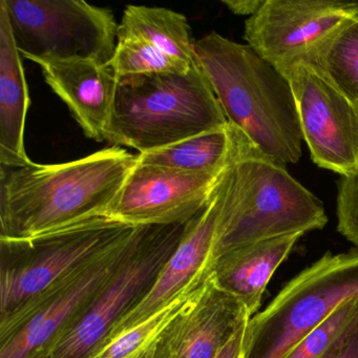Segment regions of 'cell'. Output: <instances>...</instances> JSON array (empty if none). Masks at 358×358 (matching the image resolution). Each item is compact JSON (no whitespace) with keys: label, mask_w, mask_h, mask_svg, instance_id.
I'll return each mask as SVG.
<instances>
[{"label":"cell","mask_w":358,"mask_h":358,"mask_svg":"<svg viewBox=\"0 0 358 358\" xmlns=\"http://www.w3.org/2000/svg\"><path fill=\"white\" fill-rule=\"evenodd\" d=\"M138 162L118 146L62 164L0 166V240H26L103 217Z\"/></svg>","instance_id":"obj_1"},{"label":"cell","mask_w":358,"mask_h":358,"mask_svg":"<svg viewBox=\"0 0 358 358\" xmlns=\"http://www.w3.org/2000/svg\"><path fill=\"white\" fill-rule=\"evenodd\" d=\"M194 54L228 123L270 160L299 162L303 133L286 76L250 45L215 32L196 41Z\"/></svg>","instance_id":"obj_2"},{"label":"cell","mask_w":358,"mask_h":358,"mask_svg":"<svg viewBox=\"0 0 358 358\" xmlns=\"http://www.w3.org/2000/svg\"><path fill=\"white\" fill-rule=\"evenodd\" d=\"M232 127L236 150L213 261L262 241L322 229L328 217L322 201Z\"/></svg>","instance_id":"obj_3"},{"label":"cell","mask_w":358,"mask_h":358,"mask_svg":"<svg viewBox=\"0 0 358 358\" xmlns=\"http://www.w3.org/2000/svg\"><path fill=\"white\" fill-rule=\"evenodd\" d=\"M106 141L139 154L225 129L228 120L199 66L117 79Z\"/></svg>","instance_id":"obj_4"},{"label":"cell","mask_w":358,"mask_h":358,"mask_svg":"<svg viewBox=\"0 0 358 358\" xmlns=\"http://www.w3.org/2000/svg\"><path fill=\"white\" fill-rule=\"evenodd\" d=\"M135 228L95 219L26 240H0V327Z\"/></svg>","instance_id":"obj_5"},{"label":"cell","mask_w":358,"mask_h":358,"mask_svg":"<svg viewBox=\"0 0 358 358\" xmlns=\"http://www.w3.org/2000/svg\"><path fill=\"white\" fill-rule=\"evenodd\" d=\"M358 295V248L327 252L249 320L241 358H282L337 306Z\"/></svg>","instance_id":"obj_6"},{"label":"cell","mask_w":358,"mask_h":358,"mask_svg":"<svg viewBox=\"0 0 358 358\" xmlns=\"http://www.w3.org/2000/svg\"><path fill=\"white\" fill-rule=\"evenodd\" d=\"M186 224L139 227L127 259L104 290L39 358L91 357L113 327L150 290L177 248Z\"/></svg>","instance_id":"obj_7"},{"label":"cell","mask_w":358,"mask_h":358,"mask_svg":"<svg viewBox=\"0 0 358 358\" xmlns=\"http://www.w3.org/2000/svg\"><path fill=\"white\" fill-rule=\"evenodd\" d=\"M26 59H92L110 64L119 24L110 10L83 0H1Z\"/></svg>","instance_id":"obj_8"},{"label":"cell","mask_w":358,"mask_h":358,"mask_svg":"<svg viewBox=\"0 0 358 358\" xmlns=\"http://www.w3.org/2000/svg\"><path fill=\"white\" fill-rule=\"evenodd\" d=\"M131 236L73 272L29 309L0 327V358H39L89 309L131 251Z\"/></svg>","instance_id":"obj_9"},{"label":"cell","mask_w":358,"mask_h":358,"mask_svg":"<svg viewBox=\"0 0 358 358\" xmlns=\"http://www.w3.org/2000/svg\"><path fill=\"white\" fill-rule=\"evenodd\" d=\"M280 72L292 87L312 161L341 177L358 175L357 104L313 64L297 62Z\"/></svg>","instance_id":"obj_10"},{"label":"cell","mask_w":358,"mask_h":358,"mask_svg":"<svg viewBox=\"0 0 358 358\" xmlns=\"http://www.w3.org/2000/svg\"><path fill=\"white\" fill-rule=\"evenodd\" d=\"M357 16L358 1L265 0L245 22L244 39L282 71Z\"/></svg>","instance_id":"obj_11"},{"label":"cell","mask_w":358,"mask_h":358,"mask_svg":"<svg viewBox=\"0 0 358 358\" xmlns=\"http://www.w3.org/2000/svg\"><path fill=\"white\" fill-rule=\"evenodd\" d=\"M223 173L137 164L100 219L129 227L186 224L208 204Z\"/></svg>","instance_id":"obj_12"},{"label":"cell","mask_w":358,"mask_h":358,"mask_svg":"<svg viewBox=\"0 0 358 358\" xmlns=\"http://www.w3.org/2000/svg\"><path fill=\"white\" fill-rule=\"evenodd\" d=\"M231 163L224 171L208 204L186 224L177 248L150 290L113 327L98 350L171 303L196 278L213 268L217 228L229 190Z\"/></svg>","instance_id":"obj_13"},{"label":"cell","mask_w":358,"mask_h":358,"mask_svg":"<svg viewBox=\"0 0 358 358\" xmlns=\"http://www.w3.org/2000/svg\"><path fill=\"white\" fill-rule=\"evenodd\" d=\"M245 303L210 280L200 299L161 335L152 358H215L250 320Z\"/></svg>","instance_id":"obj_14"},{"label":"cell","mask_w":358,"mask_h":358,"mask_svg":"<svg viewBox=\"0 0 358 358\" xmlns=\"http://www.w3.org/2000/svg\"><path fill=\"white\" fill-rule=\"evenodd\" d=\"M45 83L66 104L85 137L106 141L117 78L108 64L92 59L37 58Z\"/></svg>","instance_id":"obj_15"},{"label":"cell","mask_w":358,"mask_h":358,"mask_svg":"<svg viewBox=\"0 0 358 358\" xmlns=\"http://www.w3.org/2000/svg\"><path fill=\"white\" fill-rule=\"evenodd\" d=\"M29 106L24 66L7 10L0 0V166H26L33 162L24 144Z\"/></svg>","instance_id":"obj_16"},{"label":"cell","mask_w":358,"mask_h":358,"mask_svg":"<svg viewBox=\"0 0 358 358\" xmlns=\"http://www.w3.org/2000/svg\"><path fill=\"white\" fill-rule=\"evenodd\" d=\"M303 236H278L224 253L213 261V280L217 286L240 299L252 317L259 312L274 272Z\"/></svg>","instance_id":"obj_17"},{"label":"cell","mask_w":358,"mask_h":358,"mask_svg":"<svg viewBox=\"0 0 358 358\" xmlns=\"http://www.w3.org/2000/svg\"><path fill=\"white\" fill-rule=\"evenodd\" d=\"M146 41L161 53L196 64L192 30L187 18L165 8L127 6L119 24L118 39Z\"/></svg>","instance_id":"obj_18"},{"label":"cell","mask_w":358,"mask_h":358,"mask_svg":"<svg viewBox=\"0 0 358 358\" xmlns=\"http://www.w3.org/2000/svg\"><path fill=\"white\" fill-rule=\"evenodd\" d=\"M234 148V129L228 123L225 129L201 134L166 148L138 154L137 164L219 175L231 163Z\"/></svg>","instance_id":"obj_19"},{"label":"cell","mask_w":358,"mask_h":358,"mask_svg":"<svg viewBox=\"0 0 358 358\" xmlns=\"http://www.w3.org/2000/svg\"><path fill=\"white\" fill-rule=\"evenodd\" d=\"M213 268L196 278L171 303L152 314L141 324L119 335L114 341L96 351L90 358H140L156 345L171 322L192 307L204 292L211 278Z\"/></svg>","instance_id":"obj_20"},{"label":"cell","mask_w":358,"mask_h":358,"mask_svg":"<svg viewBox=\"0 0 358 358\" xmlns=\"http://www.w3.org/2000/svg\"><path fill=\"white\" fill-rule=\"evenodd\" d=\"M299 62L315 66L358 106V16L345 22Z\"/></svg>","instance_id":"obj_21"},{"label":"cell","mask_w":358,"mask_h":358,"mask_svg":"<svg viewBox=\"0 0 358 358\" xmlns=\"http://www.w3.org/2000/svg\"><path fill=\"white\" fill-rule=\"evenodd\" d=\"M117 79L160 73H187L196 64H186L161 53L146 41L120 38L108 64Z\"/></svg>","instance_id":"obj_22"},{"label":"cell","mask_w":358,"mask_h":358,"mask_svg":"<svg viewBox=\"0 0 358 358\" xmlns=\"http://www.w3.org/2000/svg\"><path fill=\"white\" fill-rule=\"evenodd\" d=\"M358 315V295L334 311L282 358H320Z\"/></svg>","instance_id":"obj_23"},{"label":"cell","mask_w":358,"mask_h":358,"mask_svg":"<svg viewBox=\"0 0 358 358\" xmlns=\"http://www.w3.org/2000/svg\"><path fill=\"white\" fill-rule=\"evenodd\" d=\"M337 188V231L358 248V175L341 177Z\"/></svg>","instance_id":"obj_24"},{"label":"cell","mask_w":358,"mask_h":358,"mask_svg":"<svg viewBox=\"0 0 358 358\" xmlns=\"http://www.w3.org/2000/svg\"><path fill=\"white\" fill-rule=\"evenodd\" d=\"M320 358H358V315Z\"/></svg>","instance_id":"obj_25"},{"label":"cell","mask_w":358,"mask_h":358,"mask_svg":"<svg viewBox=\"0 0 358 358\" xmlns=\"http://www.w3.org/2000/svg\"><path fill=\"white\" fill-rule=\"evenodd\" d=\"M264 3L265 0H223L222 1V3L236 15L249 16V17L259 11Z\"/></svg>","instance_id":"obj_26"},{"label":"cell","mask_w":358,"mask_h":358,"mask_svg":"<svg viewBox=\"0 0 358 358\" xmlns=\"http://www.w3.org/2000/svg\"><path fill=\"white\" fill-rule=\"evenodd\" d=\"M248 324V322H247ZM247 324L236 332V334L226 343L225 347L220 351L215 358H240L244 343L245 331Z\"/></svg>","instance_id":"obj_27"},{"label":"cell","mask_w":358,"mask_h":358,"mask_svg":"<svg viewBox=\"0 0 358 358\" xmlns=\"http://www.w3.org/2000/svg\"><path fill=\"white\" fill-rule=\"evenodd\" d=\"M154 347L150 348V349L148 350V351H146L145 353H144L143 355H142L140 358H152V353H154Z\"/></svg>","instance_id":"obj_28"},{"label":"cell","mask_w":358,"mask_h":358,"mask_svg":"<svg viewBox=\"0 0 358 358\" xmlns=\"http://www.w3.org/2000/svg\"><path fill=\"white\" fill-rule=\"evenodd\" d=\"M241 358V357H240Z\"/></svg>","instance_id":"obj_29"}]
</instances>
